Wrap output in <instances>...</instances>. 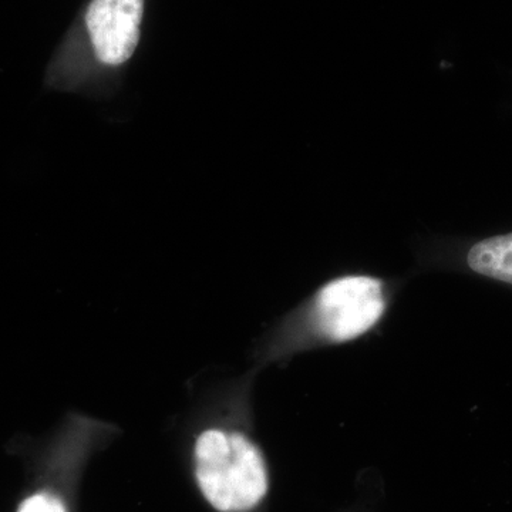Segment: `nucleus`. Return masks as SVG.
Masks as SVG:
<instances>
[{
  "label": "nucleus",
  "instance_id": "obj_1",
  "mask_svg": "<svg viewBox=\"0 0 512 512\" xmlns=\"http://www.w3.org/2000/svg\"><path fill=\"white\" fill-rule=\"evenodd\" d=\"M195 476L208 503L220 512H245L269 488L264 456L248 437L207 430L195 443Z\"/></svg>",
  "mask_w": 512,
  "mask_h": 512
},
{
  "label": "nucleus",
  "instance_id": "obj_2",
  "mask_svg": "<svg viewBox=\"0 0 512 512\" xmlns=\"http://www.w3.org/2000/svg\"><path fill=\"white\" fill-rule=\"evenodd\" d=\"M386 311L382 281L350 275L330 281L318 292L313 322L323 338L348 342L369 332Z\"/></svg>",
  "mask_w": 512,
  "mask_h": 512
},
{
  "label": "nucleus",
  "instance_id": "obj_3",
  "mask_svg": "<svg viewBox=\"0 0 512 512\" xmlns=\"http://www.w3.org/2000/svg\"><path fill=\"white\" fill-rule=\"evenodd\" d=\"M144 0H93L86 13L94 52L101 63H126L140 40Z\"/></svg>",
  "mask_w": 512,
  "mask_h": 512
},
{
  "label": "nucleus",
  "instance_id": "obj_4",
  "mask_svg": "<svg viewBox=\"0 0 512 512\" xmlns=\"http://www.w3.org/2000/svg\"><path fill=\"white\" fill-rule=\"evenodd\" d=\"M467 264L477 274L512 285V232L477 242Z\"/></svg>",
  "mask_w": 512,
  "mask_h": 512
},
{
  "label": "nucleus",
  "instance_id": "obj_5",
  "mask_svg": "<svg viewBox=\"0 0 512 512\" xmlns=\"http://www.w3.org/2000/svg\"><path fill=\"white\" fill-rule=\"evenodd\" d=\"M19 512H67L59 498L49 494H36L28 498Z\"/></svg>",
  "mask_w": 512,
  "mask_h": 512
}]
</instances>
